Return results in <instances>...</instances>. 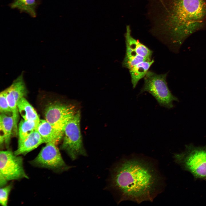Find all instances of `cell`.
I'll return each mask as SVG.
<instances>
[{
	"mask_svg": "<svg viewBox=\"0 0 206 206\" xmlns=\"http://www.w3.org/2000/svg\"><path fill=\"white\" fill-rule=\"evenodd\" d=\"M148 15L153 33L180 46L206 29V0H151Z\"/></svg>",
	"mask_w": 206,
	"mask_h": 206,
	"instance_id": "1",
	"label": "cell"
},
{
	"mask_svg": "<svg viewBox=\"0 0 206 206\" xmlns=\"http://www.w3.org/2000/svg\"><path fill=\"white\" fill-rule=\"evenodd\" d=\"M156 165L148 158L132 155L123 158L114 166L110 185L118 195V203L152 202L162 192L164 179Z\"/></svg>",
	"mask_w": 206,
	"mask_h": 206,
	"instance_id": "2",
	"label": "cell"
},
{
	"mask_svg": "<svg viewBox=\"0 0 206 206\" xmlns=\"http://www.w3.org/2000/svg\"><path fill=\"white\" fill-rule=\"evenodd\" d=\"M174 162L184 170L190 172L196 179L206 181V145L197 146L190 144L185 150L174 153Z\"/></svg>",
	"mask_w": 206,
	"mask_h": 206,
	"instance_id": "3",
	"label": "cell"
},
{
	"mask_svg": "<svg viewBox=\"0 0 206 206\" xmlns=\"http://www.w3.org/2000/svg\"><path fill=\"white\" fill-rule=\"evenodd\" d=\"M167 74H158L148 71L144 77V83L140 93L147 92L162 106L170 109L174 107L173 102L179 101L169 90L166 82Z\"/></svg>",
	"mask_w": 206,
	"mask_h": 206,
	"instance_id": "4",
	"label": "cell"
},
{
	"mask_svg": "<svg viewBox=\"0 0 206 206\" xmlns=\"http://www.w3.org/2000/svg\"><path fill=\"white\" fill-rule=\"evenodd\" d=\"M80 114L77 112L68 121L64 131V137L61 149L66 151L74 160L80 155L87 153L83 144L80 128Z\"/></svg>",
	"mask_w": 206,
	"mask_h": 206,
	"instance_id": "5",
	"label": "cell"
},
{
	"mask_svg": "<svg viewBox=\"0 0 206 206\" xmlns=\"http://www.w3.org/2000/svg\"><path fill=\"white\" fill-rule=\"evenodd\" d=\"M130 27L127 25L124 34L126 46V54L122 66L129 70L143 62L152 60V51L131 35Z\"/></svg>",
	"mask_w": 206,
	"mask_h": 206,
	"instance_id": "6",
	"label": "cell"
},
{
	"mask_svg": "<svg viewBox=\"0 0 206 206\" xmlns=\"http://www.w3.org/2000/svg\"><path fill=\"white\" fill-rule=\"evenodd\" d=\"M57 144L46 143L37 156L30 162L32 165L60 172L67 171L71 167L67 165L63 159Z\"/></svg>",
	"mask_w": 206,
	"mask_h": 206,
	"instance_id": "7",
	"label": "cell"
},
{
	"mask_svg": "<svg viewBox=\"0 0 206 206\" xmlns=\"http://www.w3.org/2000/svg\"><path fill=\"white\" fill-rule=\"evenodd\" d=\"M0 174L8 181L28 179L23 165V159L10 150L0 152Z\"/></svg>",
	"mask_w": 206,
	"mask_h": 206,
	"instance_id": "8",
	"label": "cell"
},
{
	"mask_svg": "<svg viewBox=\"0 0 206 206\" xmlns=\"http://www.w3.org/2000/svg\"><path fill=\"white\" fill-rule=\"evenodd\" d=\"M77 111L72 105L51 103L45 109V120L56 128L64 131L67 122Z\"/></svg>",
	"mask_w": 206,
	"mask_h": 206,
	"instance_id": "9",
	"label": "cell"
},
{
	"mask_svg": "<svg viewBox=\"0 0 206 206\" xmlns=\"http://www.w3.org/2000/svg\"><path fill=\"white\" fill-rule=\"evenodd\" d=\"M35 130L39 134L44 143L56 144L64 135V131L54 127L45 120H40Z\"/></svg>",
	"mask_w": 206,
	"mask_h": 206,
	"instance_id": "10",
	"label": "cell"
},
{
	"mask_svg": "<svg viewBox=\"0 0 206 206\" xmlns=\"http://www.w3.org/2000/svg\"><path fill=\"white\" fill-rule=\"evenodd\" d=\"M44 143L39 132L35 130L22 141L18 142L17 149L14 153L17 155H25Z\"/></svg>",
	"mask_w": 206,
	"mask_h": 206,
	"instance_id": "11",
	"label": "cell"
},
{
	"mask_svg": "<svg viewBox=\"0 0 206 206\" xmlns=\"http://www.w3.org/2000/svg\"><path fill=\"white\" fill-rule=\"evenodd\" d=\"M1 113L0 116V142L1 145L4 142L7 147L9 146L12 131L13 129L14 119L12 115Z\"/></svg>",
	"mask_w": 206,
	"mask_h": 206,
	"instance_id": "12",
	"label": "cell"
},
{
	"mask_svg": "<svg viewBox=\"0 0 206 206\" xmlns=\"http://www.w3.org/2000/svg\"><path fill=\"white\" fill-rule=\"evenodd\" d=\"M154 62L152 59L150 61L141 62L129 69L133 88H135L139 81L145 77Z\"/></svg>",
	"mask_w": 206,
	"mask_h": 206,
	"instance_id": "13",
	"label": "cell"
},
{
	"mask_svg": "<svg viewBox=\"0 0 206 206\" xmlns=\"http://www.w3.org/2000/svg\"><path fill=\"white\" fill-rule=\"evenodd\" d=\"M17 105L19 112L24 119L34 121L38 125L40 120L35 109L25 97L18 101Z\"/></svg>",
	"mask_w": 206,
	"mask_h": 206,
	"instance_id": "14",
	"label": "cell"
},
{
	"mask_svg": "<svg viewBox=\"0 0 206 206\" xmlns=\"http://www.w3.org/2000/svg\"><path fill=\"white\" fill-rule=\"evenodd\" d=\"M36 0H13L10 5L12 8L17 9L33 17L36 15Z\"/></svg>",
	"mask_w": 206,
	"mask_h": 206,
	"instance_id": "15",
	"label": "cell"
},
{
	"mask_svg": "<svg viewBox=\"0 0 206 206\" xmlns=\"http://www.w3.org/2000/svg\"><path fill=\"white\" fill-rule=\"evenodd\" d=\"M37 125L34 121L22 119L19 125L18 142L24 140L35 130Z\"/></svg>",
	"mask_w": 206,
	"mask_h": 206,
	"instance_id": "16",
	"label": "cell"
},
{
	"mask_svg": "<svg viewBox=\"0 0 206 206\" xmlns=\"http://www.w3.org/2000/svg\"><path fill=\"white\" fill-rule=\"evenodd\" d=\"M9 106L11 110L14 121L13 130L16 134L17 133V124L19 119V111L17 102L15 97L8 88L4 90Z\"/></svg>",
	"mask_w": 206,
	"mask_h": 206,
	"instance_id": "17",
	"label": "cell"
},
{
	"mask_svg": "<svg viewBox=\"0 0 206 206\" xmlns=\"http://www.w3.org/2000/svg\"><path fill=\"white\" fill-rule=\"evenodd\" d=\"M11 184L1 187L0 189V203L3 206L7 205L8 198L12 188Z\"/></svg>",
	"mask_w": 206,
	"mask_h": 206,
	"instance_id": "18",
	"label": "cell"
},
{
	"mask_svg": "<svg viewBox=\"0 0 206 206\" xmlns=\"http://www.w3.org/2000/svg\"><path fill=\"white\" fill-rule=\"evenodd\" d=\"M0 111L1 113L7 114L11 113V110L7 102L6 93L4 90L1 92L0 93Z\"/></svg>",
	"mask_w": 206,
	"mask_h": 206,
	"instance_id": "19",
	"label": "cell"
},
{
	"mask_svg": "<svg viewBox=\"0 0 206 206\" xmlns=\"http://www.w3.org/2000/svg\"><path fill=\"white\" fill-rule=\"evenodd\" d=\"M8 181L2 175L0 174V188L5 186Z\"/></svg>",
	"mask_w": 206,
	"mask_h": 206,
	"instance_id": "20",
	"label": "cell"
}]
</instances>
